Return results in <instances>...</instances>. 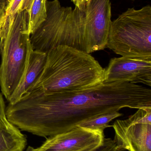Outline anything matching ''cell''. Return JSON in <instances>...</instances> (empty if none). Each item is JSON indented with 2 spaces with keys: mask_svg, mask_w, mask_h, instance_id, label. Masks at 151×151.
I'll list each match as a JSON object with an SVG mask.
<instances>
[{
  "mask_svg": "<svg viewBox=\"0 0 151 151\" xmlns=\"http://www.w3.org/2000/svg\"><path fill=\"white\" fill-rule=\"evenodd\" d=\"M47 53L38 50L31 52L25 76L8 101L13 104L19 100L36 83L45 67Z\"/></svg>",
  "mask_w": 151,
  "mask_h": 151,
  "instance_id": "obj_10",
  "label": "cell"
},
{
  "mask_svg": "<svg viewBox=\"0 0 151 151\" xmlns=\"http://www.w3.org/2000/svg\"><path fill=\"white\" fill-rule=\"evenodd\" d=\"M111 19L110 0H87L86 32L90 53L106 47L112 21Z\"/></svg>",
  "mask_w": 151,
  "mask_h": 151,
  "instance_id": "obj_7",
  "label": "cell"
},
{
  "mask_svg": "<svg viewBox=\"0 0 151 151\" xmlns=\"http://www.w3.org/2000/svg\"><path fill=\"white\" fill-rule=\"evenodd\" d=\"M8 0H0V8L6 9Z\"/></svg>",
  "mask_w": 151,
  "mask_h": 151,
  "instance_id": "obj_18",
  "label": "cell"
},
{
  "mask_svg": "<svg viewBox=\"0 0 151 151\" xmlns=\"http://www.w3.org/2000/svg\"><path fill=\"white\" fill-rule=\"evenodd\" d=\"M114 141L129 151H151V108L139 109L125 120H117L112 126Z\"/></svg>",
  "mask_w": 151,
  "mask_h": 151,
  "instance_id": "obj_6",
  "label": "cell"
},
{
  "mask_svg": "<svg viewBox=\"0 0 151 151\" xmlns=\"http://www.w3.org/2000/svg\"><path fill=\"white\" fill-rule=\"evenodd\" d=\"M27 144L26 136L11 123H0V151H24Z\"/></svg>",
  "mask_w": 151,
  "mask_h": 151,
  "instance_id": "obj_11",
  "label": "cell"
},
{
  "mask_svg": "<svg viewBox=\"0 0 151 151\" xmlns=\"http://www.w3.org/2000/svg\"><path fill=\"white\" fill-rule=\"evenodd\" d=\"M28 12L17 13L13 22L2 25L0 32V87L9 100L23 80L33 50L28 30Z\"/></svg>",
  "mask_w": 151,
  "mask_h": 151,
  "instance_id": "obj_4",
  "label": "cell"
},
{
  "mask_svg": "<svg viewBox=\"0 0 151 151\" xmlns=\"http://www.w3.org/2000/svg\"><path fill=\"white\" fill-rule=\"evenodd\" d=\"M125 107L151 108V89L130 82H103L79 92L34 90L6 108L8 120L21 131L47 137L69 131L100 114Z\"/></svg>",
  "mask_w": 151,
  "mask_h": 151,
  "instance_id": "obj_1",
  "label": "cell"
},
{
  "mask_svg": "<svg viewBox=\"0 0 151 151\" xmlns=\"http://www.w3.org/2000/svg\"><path fill=\"white\" fill-rule=\"evenodd\" d=\"M71 1L72 2L76 7L83 8L86 7L87 0H71Z\"/></svg>",
  "mask_w": 151,
  "mask_h": 151,
  "instance_id": "obj_16",
  "label": "cell"
},
{
  "mask_svg": "<svg viewBox=\"0 0 151 151\" xmlns=\"http://www.w3.org/2000/svg\"><path fill=\"white\" fill-rule=\"evenodd\" d=\"M33 1V0H8L2 25L10 24L17 13L24 10L28 11Z\"/></svg>",
  "mask_w": 151,
  "mask_h": 151,
  "instance_id": "obj_14",
  "label": "cell"
},
{
  "mask_svg": "<svg viewBox=\"0 0 151 151\" xmlns=\"http://www.w3.org/2000/svg\"><path fill=\"white\" fill-rule=\"evenodd\" d=\"M142 83L151 86V58H112L104 69V82Z\"/></svg>",
  "mask_w": 151,
  "mask_h": 151,
  "instance_id": "obj_9",
  "label": "cell"
},
{
  "mask_svg": "<svg viewBox=\"0 0 151 151\" xmlns=\"http://www.w3.org/2000/svg\"><path fill=\"white\" fill-rule=\"evenodd\" d=\"M122 115V113L118 111L111 112L100 114L81 123L77 127L104 132V130L106 128L111 127L109 125V123L113 120Z\"/></svg>",
  "mask_w": 151,
  "mask_h": 151,
  "instance_id": "obj_13",
  "label": "cell"
},
{
  "mask_svg": "<svg viewBox=\"0 0 151 151\" xmlns=\"http://www.w3.org/2000/svg\"><path fill=\"white\" fill-rule=\"evenodd\" d=\"M47 0H33L28 11V32L31 35L45 21L47 17Z\"/></svg>",
  "mask_w": 151,
  "mask_h": 151,
  "instance_id": "obj_12",
  "label": "cell"
},
{
  "mask_svg": "<svg viewBox=\"0 0 151 151\" xmlns=\"http://www.w3.org/2000/svg\"><path fill=\"white\" fill-rule=\"evenodd\" d=\"M131 1H135V0H131Z\"/></svg>",
  "mask_w": 151,
  "mask_h": 151,
  "instance_id": "obj_20",
  "label": "cell"
},
{
  "mask_svg": "<svg viewBox=\"0 0 151 151\" xmlns=\"http://www.w3.org/2000/svg\"><path fill=\"white\" fill-rule=\"evenodd\" d=\"M104 80V69L90 54L59 45L47 53L41 75L28 91L79 92L94 88L103 83Z\"/></svg>",
  "mask_w": 151,
  "mask_h": 151,
  "instance_id": "obj_2",
  "label": "cell"
},
{
  "mask_svg": "<svg viewBox=\"0 0 151 151\" xmlns=\"http://www.w3.org/2000/svg\"><path fill=\"white\" fill-rule=\"evenodd\" d=\"M5 14V9L0 8V26L2 24Z\"/></svg>",
  "mask_w": 151,
  "mask_h": 151,
  "instance_id": "obj_17",
  "label": "cell"
},
{
  "mask_svg": "<svg viewBox=\"0 0 151 151\" xmlns=\"http://www.w3.org/2000/svg\"><path fill=\"white\" fill-rule=\"evenodd\" d=\"M106 47L122 57L151 58V7L129 8L112 21Z\"/></svg>",
  "mask_w": 151,
  "mask_h": 151,
  "instance_id": "obj_5",
  "label": "cell"
},
{
  "mask_svg": "<svg viewBox=\"0 0 151 151\" xmlns=\"http://www.w3.org/2000/svg\"><path fill=\"white\" fill-rule=\"evenodd\" d=\"M46 9V19L30 36L33 50L47 53L57 46L65 45L90 54L86 7L75 6L73 9L61 6L59 0H47Z\"/></svg>",
  "mask_w": 151,
  "mask_h": 151,
  "instance_id": "obj_3",
  "label": "cell"
},
{
  "mask_svg": "<svg viewBox=\"0 0 151 151\" xmlns=\"http://www.w3.org/2000/svg\"><path fill=\"white\" fill-rule=\"evenodd\" d=\"M6 107L3 95L0 92V123L8 124L10 123L7 119L6 114Z\"/></svg>",
  "mask_w": 151,
  "mask_h": 151,
  "instance_id": "obj_15",
  "label": "cell"
},
{
  "mask_svg": "<svg viewBox=\"0 0 151 151\" xmlns=\"http://www.w3.org/2000/svg\"><path fill=\"white\" fill-rule=\"evenodd\" d=\"M104 132L77 127L69 131L46 138L35 151H84L103 144Z\"/></svg>",
  "mask_w": 151,
  "mask_h": 151,
  "instance_id": "obj_8",
  "label": "cell"
},
{
  "mask_svg": "<svg viewBox=\"0 0 151 151\" xmlns=\"http://www.w3.org/2000/svg\"><path fill=\"white\" fill-rule=\"evenodd\" d=\"M1 26H2V25H1V26H0V32H1Z\"/></svg>",
  "mask_w": 151,
  "mask_h": 151,
  "instance_id": "obj_19",
  "label": "cell"
}]
</instances>
